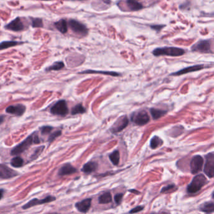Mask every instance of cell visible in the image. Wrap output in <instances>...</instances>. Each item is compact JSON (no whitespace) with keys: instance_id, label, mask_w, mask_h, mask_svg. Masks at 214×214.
I'll return each instance as SVG.
<instances>
[{"instance_id":"obj_1","label":"cell","mask_w":214,"mask_h":214,"mask_svg":"<svg viewBox=\"0 0 214 214\" xmlns=\"http://www.w3.org/2000/svg\"><path fill=\"white\" fill-rule=\"evenodd\" d=\"M40 143V140L38 138V136L35 133H33L20 144L16 145L14 148H13L11 151V155L15 156L18 155L26 150L33 143L38 144Z\"/></svg>"},{"instance_id":"obj_2","label":"cell","mask_w":214,"mask_h":214,"mask_svg":"<svg viewBox=\"0 0 214 214\" xmlns=\"http://www.w3.org/2000/svg\"><path fill=\"white\" fill-rule=\"evenodd\" d=\"M185 50L183 48L175 47H158L154 49L152 54L155 57L161 55L170 57H180L185 54Z\"/></svg>"},{"instance_id":"obj_3","label":"cell","mask_w":214,"mask_h":214,"mask_svg":"<svg viewBox=\"0 0 214 214\" xmlns=\"http://www.w3.org/2000/svg\"><path fill=\"white\" fill-rule=\"evenodd\" d=\"M207 183V180L204 175H197L193 178L192 182L188 185L187 192L189 194H195L200 191Z\"/></svg>"},{"instance_id":"obj_4","label":"cell","mask_w":214,"mask_h":214,"mask_svg":"<svg viewBox=\"0 0 214 214\" xmlns=\"http://www.w3.org/2000/svg\"><path fill=\"white\" fill-rule=\"evenodd\" d=\"M191 50L195 52L212 54V41L211 39L199 40L191 47Z\"/></svg>"},{"instance_id":"obj_5","label":"cell","mask_w":214,"mask_h":214,"mask_svg":"<svg viewBox=\"0 0 214 214\" xmlns=\"http://www.w3.org/2000/svg\"><path fill=\"white\" fill-rule=\"evenodd\" d=\"M69 26L74 33L81 36H86L88 34V28L83 23L76 20H70Z\"/></svg>"},{"instance_id":"obj_6","label":"cell","mask_w":214,"mask_h":214,"mask_svg":"<svg viewBox=\"0 0 214 214\" xmlns=\"http://www.w3.org/2000/svg\"><path fill=\"white\" fill-rule=\"evenodd\" d=\"M50 112L54 115L64 116L69 112V109L65 100H60L50 109Z\"/></svg>"},{"instance_id":"obj_7","label":"cell","mask_w":214,"mask_h":214,"mask_svg":"<svg viewBox=\"0 0 214 214\" xmlns=\"http://www.w3.org/2000/svg\"><path fill=\"white\" fill-rule=\"evenodd\" d=\"M206 162L204 166V173L209 178H212L214 175V155L213 153H209L206 156Z\"/></svg>"},{"instance_id":"obj_8","label":"cell","mask_w":214,"mask_h":214,"mask_svg":"<svg viewBox=\"0 0 214 214\" xmlns=\"http://www.w3.org/2000/svg\"><path fill=\"white\" fill-rule=\"evenodd\" d=\"M55 200H56V198L55 197H53V196H51V195L47 196V197L44 198L43 199H41V200H38V199H33L31 200L30 201H29L26 204H25L22 207V209H24V210H26V209H28L29 208L33 207L34 206H38V205H42V204H47V203L54 202Z\"/></svg>"},{"instance_id":"obj_9","label":"cell","mask_w":214,"mask_h":214,"mask_svg":"<svg viewBox=\"0 0 214 214\" xmlns=\"http://www.w3.org/2000/svg\"><path fill=\"white\" fill-rule=\"evenodd\" d=\"M131 120L137 125L143 126L149 121V117L145 110H140L137 114H133Z\"/></svg>"},{"instance_id":"obj_10","label":"cell","mask_w":214,"mask_h":214,"mask_svg":"<svg viewBox=\"0 0 214 214\" xmlns=\"http://www.w3.org/2000/svg\"><path fill=\"white\" fill-rule=\"evenodd\" d=\"M204 159L200 155L194 156L190 162V170L192 174H197L200 172L203 167Z\"/></svg>"},{"instance_id":"obj_11","label":"cell","mask_w":214,"mask_h":214,"mask_svg":"<svg viewBox=\"0 0 214 214\" xmlns=\"http://www.w3.org/2000/svg\"><path fill=\"white\" fill-rule=\"evenodd\" d=\"M129 123V120L126 116L120 117L114 124L112 127L110 128V131L112 133H117L122 131L125 127H127Z\"/></svg>"},{"instance_id":"obj_12","label":"cell","mask_w":214,"mask_h":214,"mask_svg":"<svg viewBox=\"0 0 214 214\" xmlns=\"http://www.w3.org/2000/svg\"><path fill=\"white\" fill-rule=\"evenodd\" d=\"M5 28L13 31H20L24 29V25L19 17L16 18L5 26Z\"/></svg>"},{"instance_id":"obj_13","label":"cell","mask_w":214,"mask_h":214,"mask_svg":"<svg viewBox=\"0 0 214 214\" xmlns=\"http://www.w3.org/2000/svg\"><path fill=\"white\" fill-rule=\"evenodd\" d=\"M204 65H195L190 67H188L186 68H184L182 70H180L175 73H172L170 74V76H182L183 74H186L188 73H191L194 72H197L199 70H201L204 69Z\"/></svg>"},{"instance_id":"obj_14","label":"cell","mask_w":214,"mask_h":214,"mask_svg":"<svg viewBox=\"0 0 214 214\" xmlns=\"http://www.w3.org/2000/svg\"><path fill=\"white\" fill-rule=\"evenodd\" d=\"M26 110V107L21 104H18L14 106H9L6 109V112L11 114H14L18 116L22 115Z\"/></svg>"},{"instance_id":"obj_15","label":"cell","mask_w":214,"mask_h":214,"mask_svg":"<svg viewBox=\"0 0 214 214\" xmlns=\"http://www.w3.org/2000/svg\"><path fill=\"white\" fill-rule=\"evenodd\" d=\"M91 199H87L76 204V208L82 213H86L89 211L91 206Z\"/></svg>"},{"instance_id":"obj_16","label":"cell","mask_w":214,"mask_h":214,"mask_svg":"<svg viewBox=\"0 0 214 214\" xmlns=\"http://www.w3.org/2000/svg\"><path fill=\"white\" fill-rule=\"evenodd\" d=\"M77 172V170L74 168L71 164L66 163L59 170V175L60 176H65L72 175Z\"/></svg>"},{"instance_id":"obj_17","label":"cell","mask_w":214,"mask_h":214,"mask_svg":"<svg viewBox=\"0 0 214 214\" xmlns=\"http://www.w3.org/2000/svg\"><path fill=\"white\" fill-rule=\"evenodd\" d=\"M126 4L130 11H137L144 8L143 4L136 0H127Z\"/></svg>"},{"instance_id":"obj_18","label":"cell","mask_w":214,"mask_h":214,"mask_svg":"<svg viewBox=\"0 0 214 214\" xmlns=\"http://www.w3.org/2000/svg\"><path fill=\"white\" fill-rule=\"evenodd\" d=\"M80 74H104V75H107L110 76L112 77H118L121 76L120 74L115 72H112V71H101V70H86L82 72H79Z\"/></svg>"},{"instance_id":"obj_19","label":"cell","mask_w":214,"mask_h":214,"mask_svg":"<svg viewBox=\"0 0 214 214\" xmlns=\"http://www.w3.org/2000/svg\"><path fill=\"white\" fill-rule=\"evenodd\" d=\"M0 170L3 173L5 179L13 178L18 175L16 172L11 170L9 167H8L6 165H4L0 164Z\"/></svg>"},{"instance_id":"obj_20","label":"cell","mask_w":214,"mask_h":214,"mask_svg":"<svg viewBox=\"0 0 214 214\" xmlns=\"http://www.w3.org/2000/svg\"><path fill=\"white\" fill-rule=\"evenodd\" d=\"M98 167V165L96 162L89 161L84 165L82 171L85 173H91L95 172Z\"/></svg>"},{"instance_id":"obj_21","label":"cell","mask_w":214,"mask_h":214,"mask_svg":"<svg viewBox=\"0 0 214 214\" xmlns=\"http://www.w3.org/2000/svg\"><path fill=\"white\" fill-rule=\"evenodd\" d=\"M55 26L56 28L62 33H65L68 30L67 23L65 20L61 19L55 23Z\"/></svg>"},{"instance_id":"obj_22","label":"cell","mask_w":214,"mask_h":214,"mask_svg":"<svg viewBox=\"0 0 214 214\" xmlns=\"http://www.w3.org/2000/svg\"><path fill=\"white\" fill-rule=\"evenodd\" d=\"M200 210L205 213H213L214 211V204L212 202H207L200 207Z\"/></svg>"},{"instance_id":"obj_23","label":"cell","mask_w":214,"mask_h":214,"mask_svg":"<svg viewBox=\"0 0 214 214\" xmlns=\"http://www.w3.org/2000/svg\"><path fill=\"white\" fill-rule=\"evenodd\" d=\"M149 111L153 119H158L161 117L162 116H163L167 112L166 110H164L161 109H157L155 108H151Z\"/></svg>"},{"instance_id":"obj_24","label":"cell","mask_w":214,"mask_h":214,"mask_svg":"<svg viewBox=\"0 0 214 214\" xmlns=\"http://www.w3.org/2000/svg\"><path fill=\"white\" fill-rule=\"evenodd\" d=\"M99 203L101 204H106L111 202L112 196L110 192H105L99 197Z\"/></svg>"},{"instance_id":"obj_25","label":"cell","mask_w":214,"mask_h":214,"mask_svg":"<svg viewBox=\"0 0 214 214\" xmlns=\"http://www.w3.org/2000/svg\"><path fill=\"white\" fill-rule=\"evenodd\" d=\"M109 158L110 161L112 162V163L114 165L117 166L119 164V158H120V155H119V151L118 150L114 151L112 153H110L109 155Z\"/></svg>"},{"instance_id":"obj_26","label":"cell","mask_w":214,"mask_h":214,"mask_svg":"<svg viewBox=\"0 0 214 214\" xmlns=\"http://www.w3.org/2000/svg\"><path fill=\"white\" fill-rule=\"evenodd\" d=\"M20 42H17L15 41H4L0 43V50L7 49L10 47H14L18 44H20Z\"/></svg>"},{"instance_id":"obj_27","label":"cell","mask_w":214,"mask_h":214,"mask_svg":"<svg viewBox=\"0 0 214 214\" xmlns=\"http://www.w3.org/2000/svg\"><path fill=\"white\" fill-rule=\"evenodd\" d=\"M10 163L11 165L14 168H20L23 165L24 161L21 157L16 156L11 160Z\"/></svg>"},{"instance_id":"obj_28","label":"cell","mask_w":214,"mask_h":214,"mask_svg":"<svg viewBox=\"0 0 214 214\" xmlns=\"http://www.w3.org/2000/svg\"><path fill=\"white\" fill-rule=\"evenodd\" d=\"M65 65L62 62H57L54 64L50 65L49 67L46 69L47 71H52V70H59L64 67Z\"/></svg>"},{"instance_id":"obj_29","label":"cell","mask_w":214,"mask_h":214,"mask_svg":"<svg viewBox=\"0 0 214 214\" xmlns=\"http://www.w3.org/2000/svg\"><path fill=\"white\" fill-rule=\"evenodd\" d=\"M163 143L162 140L158 136H154L152 138L150 141V147L152 149H156Z\"/></svg>"},{"instance_id":"obj_30","label":"cell","mask_w":214,"mask_h":214,"mask_svg":"<svg viewBox=\"0 0 214 214\" xmlns=\"http://www.w3.org/2000/svg\"><path fill=\"white\" fill-rule=\"evenodd\" d=\"M86 111L85 107H84L81 104H78L72 108L71 114L72 115H76L78 114H84Z\"/></svg>"},{"instance_id":"obj_31","label":"cell","mask_w":214,"mask_h":214,"mask_svg":"<svg viewBox=\"0 0 214 214\" xmlns=\"http://www.w3.org/2000/svg\"><path fill=\"white\" fill-rule=\"evenodd\" d=\"M44 148H45V146H40V147L37 148L35 150V151H34V153H33V155H31V156L30 157V160H31V161H33V160H36V159L41 155V153L43 152Z\"/></svg>"},{"instance_id":"obj_32","label":"cell","mask_w":214,"mask_h":214,"mask_svg":"<svg viewBox=\"0 0 214 214\" xmlns=\"http://www.w3.org/2000/svg\"><path fill=\"white\" fill-rule=\"evenodd\" d=\"M31 26L33 28H41L43 27V21L40 18H33L31 20Z\"/></svg>"},{"instance_id":"obj_33","label":"cell","mask_w":214,"mask_h":214,"mask_svg":"<svg viewBox=\"0 0 214 214\" xmlns=\"http://www.w3.org/2000/svg\"><path fill=\"white\" fill-rule=\"evenodd\" d=\"M62 134V131H60V130H59V131H55V132H54V133H52V134H51L50 136H49V137H48V142L50 143H52L57 138H58V137H59L60 135Z\"/></svg>"},{"instance_id":"obj_34","label":"cell","mask_w":214,"mask_h":214,"mask_svg":"<svg viewBox=\"0 0 214 214\" xmlns=\"http://www.w3.org/2000/svg\"><path fill=\"white\" fill-rule=\"evenodd\" d=\"M53 129V127L50 126H44L40 127V131L42 134H49Z\"/></svg>"},{"instance_id":"obj_35","label":"cell","mask_w":214,"mask_h":214,"mask_svg":"<svg viewBox=\"0 0 214 214\" xmlns=\"http://www.w3.org/2000/svg\"><path fill=\"white\" fill-rule=\"evenodd\" d=\"M122 198H123L122 194H117L114 196V201L117 205H119L122 202Z\"/></svg>"},{"instance_id":"obj_36","label":"cell","mask_w":214,"mask_h":214,"mask_svg":"<svg viewBox=\"0 0 214 214\" xmlns=\"http://www.w3.org/2000/svg\"><path fill=\"white\" fill-rule=\"evenodd\" d=\"M165 25H150V28L156 31H160L161 29H163Z\"/></svg>"},{"instance_id":"obj_37","label":"cell","mask_w":214,"mask_h":214,"mask_svg":"<svg viewBox=\"0 0 214 214\" xmlns=\"http://www.w3.org/2000/svg\"><path fill=\"white\" fill-rule=\"evenodd\" d=\"M175 185H168L166 187H165L162 188V189H161L160 192L161 193H165V192H166L173 189V188H175Z\"/></svg>"},{"instance_id":"obj_38","label":"cell","mask_w":214,"mask_h":214,"mask_svg":"<svg viewBox=\"0 0 214 214\" xmlns=\"http://www.w3.org/2000/svg\"><path fill=\"white\" fill-rule=\"evenodd\" d=\"M144 209V207L143 206H138L134 209H132L131 211H129V213L131 214V213H137L139 212L142 211Z\"/></svg>"},{"instance_id":"obj_39","label":"cell","mask_w":214,"mask_h":214,"mask_svg":"<svg viewBox=\"0 0 214 214\" xmlns=\"http://www.w3.org/2000/svg\"><path fill=\"white\" fill-rule=\"evenodd\" d=\"M4 117H5V116H4V115H0V124H1L4 122Z\"/></svg>"},{"instance_id":"obj_40","label":"cell","mask_w":214,"mask_h":214,"mask_svg":"<svg viewBox=\"0 0 214 214\" xmlns=\"http://www.w3.org/2000/svg\"><path fill=\"white\" fill-rule=\"evenodd\" d=\"M129 192H131V193H136V195H139L140 193H139V192H138V191H137V190H134V189H132V190H129Z\"/></svg>"},{"instance_id":"obj_41","label":"cell","mask_w":214,"mask_h":214,"mask_svg":"<svg viewBox=\"0 0 214 214\" xmlns=\"http://www.w3.org/2000/svg\"><path fill=\"white\" fill-rule=\"evenodd\" d=\"M3 194H4V190L2 189H0V200L3 196Z\"/></svg>"},{"instance_id":"obj_42","label":"cell","mask_w":214,"mask_h":214,"mask_svg":"<svg viewBox=\"0 0 214 214\" xmlns=\"http://www.w3.org/2000/svg\"><path fill=\"white\" fill-rule=\"evenodd\" d=\"M0 178H3V179H5L4 178V175L3 174V173L2 172V171L0 170Z\"/></svg>"},{"instance_id":"obj_43","label":"cell","mask_w":214,"mask_h":214,"mask_svg":"<svg viewBox=\"0 0 214 214\" xmlns=\"http://www.w3.org/2000/svg\"><path fill=\"white\" fill-rule=\"evenodd\" d=\"M41 1H50V0H41Z\"/></svg>"},{"instance_id":"obj_44","label":"cell","mask_w":214,"mask_h":214,"mask_svg":"<svg viewBox=\"0 0 214 214\" xmlns=\"http://www.w3.org/2000/svg\"><path fill=\"white\" fill-rule=\"evenodd\" d=\"M79 1H81V0H79Z\"/></svg>"}]
</instances>
